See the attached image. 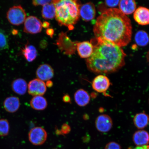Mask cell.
I'll return each mask as SVG.
<instances>
[{"label":"cell","instance_id":"1","mask_svg":"<svg viewBox=\"0 0 149 149\" xmlns=\"http://www.w3.org/2000/svg\"><path fill=\"white\" fill-rule=\"evenodd\" d=\"M132 27L129 18L116 8L107 9L97 19L94 34L120 47L125 46L131 40Z\"/></svg>","mask_w":149,"mask_h":149},{"label":"cell","instance_id":"2","mask_svg":"<svg viewBox=\"0 0 149 149\" xmlns=\"http://www.w3.org/2000/svg\"><path fill=\"white\" fill-rule=\"evenodd\" d=\"M91 42L93 52L86 63L91 72L97 74L111 73L124 66L126 55L122 48L100 38L92 39Z\"/></svg>","mask_w":149,"mask_h":149},{"label":"cell","instance_id":"3","mask_svg":"<svg viewBox=\"0 0 149 149\" xmlns=\"http://www.w3.org/2000/svg\"><path fill=\"white\" fill-rule=\"evenodd\" d=\"M54 3L56 9V19L59 25L73 29V25L79 19L80 3L73 0L54 1Z\"/></svg>","mask_w":149,"mask_h":149},{"label":"cell","instance_id":"4","mask_svg":"<svg viewBox=\"0 0 149 149\" xmlns=\"http://www.w3.org/2000/svg\"><path fill=\"white\" fill-rule=\"evenodd\" d=\"M25 10L20 5L14 6L11 7L7 13V18L12 25L19 26L25 22L26 18Z\"/></svg>","mask_w":149,"mask_h":149},{"label":"cell","instance_id":"5","mask_svg":"<svg viewBox=\"0 0 149 149\" xmlns=\"http://www.w3.org/2000/svg\"><path fill=\"white\" fill-rule=\"evenodd\" d=\"M47 134L44 128L37 127L31 129L29 134V139L33 145L38 146L44 143L47 139Z\"/></svg>","mask_w":149,"mask_h":149},{"label":"cell","instance_id":"6","mask_svg":"<svg viewBox=\"0 0 149 149\" xmlns=\"http://www.w3.org/2000/svg\"><path fill=\"white\" fill-rule=\"evenodd\" d=\"M42 24L40 20L36 17H28L24 22V32L33 34L40 33L42 30Z\"/></svg>","mask_w":149,"mask_h":149},{"label":"cell","instance_id":"7","mask_svg":"<svg viewBox=\"0 0 149 149\" xmlns=\"http://www.w3.org/2000/svg\"><path fill=\"white\" fill-rule=\"evenodd\" d=\"M27 88L29 94L34 96H42L47 90L45 83L38 79L31 80L28 84Z\"/></svg>","mask_w":149,"mask_h":149},{"label":"cell","instance_id":"8","mask_svg":"<svg viewBox=\"0 0 149 149\" xmlns=\"http://www.w3.org/2000/svg\"><path fill=\"white\" fill-rule=\"evenodd\" d=\"M111 83L107 76L100 74L93 80L92 87L94 90L99 93H105L111 86Z\"/></svg>","mask_w":149,"mask_h":149},{"label":"cell","instance_id":"9","mask_svg":"<svg viewBox=\"0 0 149 149\" xmlns=\"http://www.w3.org/2000/svg\"><path fill=\"white\" fill-rule=\"evenodd\" d=\"M95 124L97 130L102 133H107L109 131L113 125L112 119L107 114H102L98 116L97 117Z\"/></svg>","mask_w":149,"mask_h":149},{"label":"cell","instance_id":"10","mask_svg":"<svg viewBox=\"0 0 149 149\" xmlns=\"http://www.w3.org/2000/svg\"><path fill=\"white\" fill-rule=\"evenodd\" d=\"M95 7L91 2L87 3L81 6L79 8V15L85 22L91 21L96 16Z\"/></svg>","mask_w":149,"mask_h":149},{"label":"cell","instance_id":"11","mask_svg":"<svg viewBox=\"0 0 149 149\" xmlns=\"http://www.w3.org/2000/svg\"><path fill=\"white\" fill-rule=\"evenodd\" d=\"M134 18L140 25H149V9L145 7H139L134 12Z\"/></svg>","mask_w":149,"mask_h":149},{"label":"cell","instance_id":"12","mask_svg":"<svg viewBox=\"0 0 149 149\" xmlns=\"http://www.w3.org/2000/svg\"><path fill=\"white\" fill-rule=\"evenodd\" d=\"M36 74L38 79L41 81H47L53 77L54 71L49 65L44 64L40 65L37 68Z\"/></svg>","mask_w":149,"mask_h":149},{"label":"cell","instance_id":"13","mask_svg":"<svg viewBox=\"0 0 149 149\" xmlns=\"http://www.w3.org/2000/svg\"><path fill=\"white\" fill-rule=\"evenodd\" d=\"M77 48L78 54L81 58H88L93 53V45L88 41L77 43Z\"/></svg>","mask_w":149,"mask_h":149},{"label":"cell","instance_id":"14","mask_svg":"<svg viewBox=\"0 0 149 149\" xmlns=\"http://www.w3.org/2000/svg\"><path fill=\"white\" fill-rule=\"evenodd\" d=\"M133 141L138 146L148 145L149 144V132L144 130H139L134 134Z\"/></svg>","mask_w":149,"mask_h":149},{"label":"cell","instance_id":"15","mask_svg":"<svg viewBox=\"0 0 149 149\" xmlns=\"http://www.w3.org/2000/svg\"><path fill=\"white\" fill-rule=\"evenodd\" d=\"M74 100L78 105L84 107L88 105L90 102V96L87 91L81 89L74 93Z\"/></svg>","mask_w":149,"mask_h":149},{"label":"cell","instance_id":"16","mask_svg":"<svg viewBox=\"0 0 149 149\" xmlns=\"http://www.w3.org/2000/svg\"><path fill=\"white\" fill-rule=\"evenodd\" d=\"M133 123L138 129H144L149 125V115L144 112L137 113L134 117Z\"/></svg>","mask_w":149,"mask_h":149},{"label":"cell","instance_id":"17","mask_svg":"<svg viewBox=\"0 0 149 149\" xmlns=\"http://www.w3.org/2000/svg\"><path fill=\"white\" fill-rule=\"evenodd\" d=\"M3 107L6 111L9 113L15 112L19 109L20 102L19 99L15 96L7 97L3 102Z\"/></svg>","mask_w":149,"mask_h":149},{"label":"cell","instance_id":"18","mask_svg":"<svg viewBox=\"0 0 149 149\" xmlns=\"http://www.w3.org/2000/svg\"><path fill=\"white\" fill-rule=\"evenodd\" d=\"M118 5L119 10L126 15L134 12L136 8V4L133 0L120 1Z\"/></svg>","mask_w":149,"mask_h":149},{"label":"cell","instance_id":"19","mask_svg":"<svg viewBox=\"0 0 149 149\" xmlns=\"http://www.w3.org/2000/svg\"><path fill=\"white\" fill-rule=\"evenodd\" d=\"M30 105L35 110L42 111L47 107V102L46 99L42 96H35L31 99Z\"/></svg>","mask_w":149,"mask_h":149},{"label":"cell","instance_id":"20","mask_svg":"<svg viewBox=\"0 0 149 149\" xmlns=\"http://www.w3.org/2000/svg\"><path fill=\"white\" fill-rule=\"evenodd\" d=\"M28 86L26 82L23 79H18L13 82L12 87L13 91L19 95L25 94L27 90Z\"/></svg>","mask_w":149,"mask_h":149},{"label":"cell","instance_id":"21","mask_svg":"<svg viewBox=\"0 0 149 149\" xmlns=\"http://www.w3.org/2000/svg\"><path fill=\"white\" fill-rule=\"evenodd\" d=\"M22 53L27 61L30 62L34 61L37 55L36 48L34 46L28 44L26 45L22 49Z\"/></svg>","mask_w":149,"mask_h":149},{"label":"cell","instance_id":"22","mask_svg":"<svg viewBox=\"0 0 149 149\" xmlns=\"http://www.w3.org/2000/svg\"><path fill=\"white\" fill-rule=\"evenodd\" d=\"M54 3H49L43 6L42 11V16L45 19H51L55 17L56 9Z\"/></svg>","mask_w":149,"mask_h":149},{"label":"cell","instance_id":"23","mask_svg":"<svg viewBox=\"0 0 149 149\" xmlns=\"http://www.w3.org/2000/svg\"><path fill=\"white\" fill-rule=\"evenodd\" d=\"M136 43L139 46H146L149 42V37L148 33L144 31H139L136 33L135 37Z\"/></svg>","mask_w":149,"mask_h":149},{"label":"cell","instance_id":"24","mask_svg":"<svg viewBox=\"0 0 149 149\" xmlns=\"http://www.w3.org/2000/svg\"><path fill=\"white\" fill-rule=\"evenodd\" d=\"M9 39L5 31L0 29V51L8 49Z\"/></svg>","mask_w":149,"mask_h":149},{"label":"cell","instance_id":"25","mask_svg":"<svg viewBox=\"0 0 149 149\" xmlns=\"http://www.w3.org/2000/svg\"><path fill=\"white\" fill-rule=\"evenodd\" d=\"M9 125L8 121L5 119L0 120V136H2L8 134Z\"/></svg>","mask_w":149,"mask_h":149},{"label":"cell","instance_id":"26","mask_svg":"<svg viewBox=\"0 0 149 149\" xmlns=\"http://www.w3.org/2000/svg\"><path fill=\"white\" fill-rule=\"evenodd\" d=\"M105 149H121V147L118 143L112 141L106 145Z\"/></svg>","mask_w":149,"mask_h":149},{"label":"cell","instance_id":"27","mask_svg":"<svg viewBox=\"0 0 149 149\" xmlns=\"http://www.w3.org/2000/svg\"><path fill=\"white\" fill-rule=\"evenodd\" d=\"M54 1H33V4L35 6H44L49 3H53Z\"/></svg>","mask_w":149,"mask_h":149},{"label":"cell","instance_id":"28","mask_svg":"<svg viewBox=\"0 0 149 149\" xmlns=\"http://www.w3.org/2000/svg\"><path fill=\"white\" fill-rule=\"evenodd\" d=\"M71 130L70 126L67 124H63L61 126V131L62 135L67 134L69 133Z\"/></svg>","mask_w":149,"mask_h":149},{"label":"cell","instance_id":"29","mask_svg":"<svg viewBox=\"0 0 149 149\" xmlns=\"http://www.w3.org/2000/svg\"><path fill=\"white\" fill-rule=\"evenodd\" d=\"M119 1H105V4L108 7H111V8H113V7H116L118 5Z\"/></svg>","mask_w":149,"mask_h":149},{"label":"cell","instance_id":"30","mask_svg":"<svg viewBox=\"0 0 149 149\" xmlns=\"http://www.w3.org/2000/svg\"><path fill=\"white\" fill-rule=\"evenodd\" d=\"M63 102L66 103H70L71 102L70 97L68 94H65L63 97Z\"/></svg>","mask_w":149,"mask_h":149},{"label":"cell","instance_id":"31","mask_svg":"<svg viewBox=\"0 0 149 149\" xmlns=\"http://www.w3.org/2000/svg\"><path fill=\"white\" fill-rule=\"evenodd\" d=\"M128 149H149V145H145V146H139L135 148H130Z\"/></svg>","mask_w":149,"mask_h":149},{"label":"cell","instance_id":"32","mask_svg":"<svg viewBox=\"0 0 149 149\" xmlns=\"http://www.w3.org/2000/svg\"><path fill=\"white\" fill-rule=\"evenodd\" d=\"M47 34L48 36L52 37L54 33V31L53 29H48L46 31Z\"/></svg>","mask_w":149,"mask_h":149},{"label":"cell","instance_id":"33","mask_svg":"<svg viewBox=\"0 0 149 149\" xmlns=\"http://www.w3.org/2000/svg\"><path fill=\"white\" fill-rule=\"evenodd\" d=\"M50 24L48 22H44L42 24V27L48 28L49 27Z\"/></svg>","mask_w":149,"mask_h":149},{"label":"cell","instance_id":"34","mask_svg":"<svg viewBox=\"0 0 149 149\" xmlns=\"http://www.w3.org/2000/svg\"><path fill=\"white\" fill-rule=\"evenodd\" d=\"M46 86H47L48 87H51L53 86V83L51 81H47L46 83Z\"/></svg>","mask_w":149,"mask_h":149},{"label":"cell","instance_id":"35","mask_svg":"<svg viewBox=\"0 0 149 149\" xmlns=\"http://www.w3.org/2000/svg\"><path fill=\"white\" fill-rule=\"evenodd\" d=\"M147 59H148V62L149 63V51L148 53V54H147Z\"/></svg>","mask_w":149,"mask_h":149},{"label":"cell","instance_id":"36","mask_svg":"<svg viewBox=\"0 0 149 149\" xmlns=\"http://www.w3.org/2000/svg\"></svg>","mask_w":149,"mask_h":149}]
</instances>
